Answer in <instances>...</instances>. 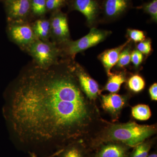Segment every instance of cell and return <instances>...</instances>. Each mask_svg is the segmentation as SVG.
<instances>
[{"label": "cell", "instance_id": "14", "mask_svg": "<svg viewBox=\"0 0 157 157\" xmlns=\"http://www.w3.org/2000/svg\"><path fill=\"white\" fill-rule=\"evenodd\" d=\"M34 34L37 39L43 41H49L51 37L50 21L39 19L32 26Z\"/></svg>", "mask_w": 157, "mask_h": 157}, {"label": "cell", "instance_id": "2", "mask_svg": "<svg viewBox=\"0 0 157 157\" xmlns=\"http://www.w3.org/2000/svg\"><path fill=\"white\" fill-rule=\"evenodd\" d=\"M157 132L156 124L141 125L132 121L122 124L109 122L86 144L91 152L101 144L109 142L124 144L133 148L156 134Z\"/></svg>", "mask_w": 157, "mask_h": 157}, {"label": "cell", "instance_id": "26", "mask_svg": "<svg viewBox=\"0 0 157 157\" xmlns=\"http://www.w3.org/2000/svg\"><path fill=\"white\" fill-rule=\"evenodd\" d=\"M66 0H46L47 11H54L57 10L64 4Z\"/></svg>", "mask_w": 157, "mask_h": 157}, {"label": "cell", "instance_id": "1", "mask_svg": "<svg viewBox=\"0 0 157 157\" xmlns=\"http://www.w3.org/2000/svg\"><path fill=\"white\" fill-rule=\"evenodd\" d=\"M9 119L17 145L44 157L73 141L86 143L109 122L82 91L73 67H36L23 75L11 95Z\"/></svg>", "mask_w": 157, "mask_h": 157}, {"label": "cell", "instance_id": "24", "mask_svg": "<svg viewBox=\"0 0 157 157\" xmlns=\"http://www.w3.org/2000/svg\"><path fill=\"white\" fill-rule=\"evenodd\" d=\"M137 50L143 54L148 55L151 51V42L150 39H147L139 42L137 46Z\"/></svg>", "mask_w": 157, "mask_h": 157}, {"label": "cell", "instance_id": "4", "mask_svg": "<svg viewBox=\"0 0 157 157\" xmlns=\"http://www.w3.org/2000/svg\"><path fill=\"white\" fill-rule=\"evenodd\" d=\"M107 33L96 28H92L86 36L75 41L67 43L68 53L74 58L77 53L98 45L104 41Z\"/></svg>", "mask_w": 157, "mask_h": 157}, {"label": "cell", "instance_id": "10", "mask_svg": "<svg viewBox=\"0 0 157 157\" xmlns=\"http://www.w3.org/2000/svg\"><path fill=\"white\" fill-rule=\"evenodd\" d=\"M132 147L124 144L109 142L103 144L91 153V157H128Z\"/></svg>", "mask_w": 157, "mask_h": 157}, {"label": "cell", "instance_id": "23", "mask_svg": "<svg viewBox=\"0 0 157 157\" xmlns=\"http://www.w3.org/2000/svg\"><path fill=\"white\" fill-rule=\"evenodd\" d=\"M144 9L151 16L154 21L157 20V0H153L144 6Z\"/></svg>", "mask_w": 157, "mask_h": 157}, {"label": "cell", "instance_id": "9", "mask_svg": "<svg viewBox=\"0 0 157 157\" xmlns=\"http://www.w3.org/2000/svg\"><path fill=\"white\" fill-rule=\"evenodd\" d=\"M49 21L51 36L58 42H68L70 31L66 15L62 12H56Z\"/></svg>", "mask_w": 157, "mask_h": 157}, {"label": "cell", "instance_id": "19", "mask_svg": "<svg viewBox=\"0 0 157 157\" xmlns=\"http://www.w3.org/2000/svg\"><path fill=\"white\" fill-rule=\"evenodd\" d=\"M128 89L134 94L141 92L145 87V81L138 74H134L128 78L127 82Z\"/></svg>", "mask_w": 157, "mask_h": 157}, {"label": "cell", "instance_id": "22", "mask_svg": "<svg viewBox=\"0 0 157 157\" xmlns=\"http://www.w3.org/2000/svg\"><path fill=\"white\" fill-rule=\"evenodd\" d=\"M127 33L130 39L135 42H141L145 39V34L143 31L128 29Z\"/></svg>", "mask_w": 157, "mask_h": 157}, {"label": "cell", "instance_id": "29", "mask_svg": "<svg viewBox=\"0 0 157 157\" xmlns=\"http://www.w3.org/2000/svg\"><path fill=\"white\" fill-rule=\"evenodd\" d=\"M147 157H157V151H155L149 154Z\"/></svg>", "mask_w": 157, "mask_h": 157}, {"label": "cell", "instance_id": "5", "mask_svg": "<svg viewBox=\"0 0 157 157\" xmlns=\"http://www.w3.org/2000/svg\"><path fill=\"white\" fill-rule=\"evenodd\" d=\"M130 98L129 95H119L116 93L100 95L102 108L111 117L113 122L119 118L122 110L128 105Z\"/></svg>", "mask_w": 157, "mask_h": 157}, {"label": "cell", "instance_id": "20", "mask_svg": "<svg viewBox=\"0 0 157 157\" xmlns=\"http://www.w3.org/2000/svg\"><path fill=\"white\" fill-rule=\"evenodd\" d=\"M47 11L46 0H31V11L34 15L42 16Z\"/></svg>", "mask_w": 157, "mask_h": 157}, {"label": "cell", "instance_id": "11", "mask_svg": "<svg viewBox=\"0 0 157 157\" xmlns=\"http://www.w3.org/2000/svg\"><path fill=\"white\" fill-rule=\"evenodd\" d=\"M91 153L84 142L76 140L61 149L57 157H91Z\"/></svg>", "mask_w": 157, "mask_h": 157}, {"label": "cell", "instance_id": "13", "mask_svg": "<svg viewBox=\"0 0 157 157\" xmlns=\"http://www.w3.org/2000/svg\"><path fill=\"white\" fill-rule=\"evenodd\" d=\"M74 6L84 15L89 24L94 21L98 11V4L94 0H75Z\"/></svg>", "mask_w": 157, "mask_h": 157}, {"label": "cell", "instance_id": "21", "mask_svg": "<svg viewBox=\"0 0 157 157\" xmlns=\"http://www.w3.org/2000/svg\"><path fill=\"white\" fill-rule=\"evenodd\" d=\"M131 52L130 48H126L121 52L117 63L116 65L119 68H123L127 67L131 62Z\"/></svg>", "mask_w": 157, "mask_h": 157}, {"label": "cell", "instance_id": "3", "mask_svg": "<svg viewBox=\"0 0 157 157\" xmlns=\"http://www.w3.org/2000/svg\"><path fill=\"white\" fill-rule=\"evenodd\" d=\"M33 58L37 68L46 70L56 65L59 50L55 42L36 39L26 48Z\"/></svg>", "mask_w": 157, "mask_h": 157}, {"label": "cell", "instance_id": "15", "mask_svg": "<svg viewBox=\"0 0 157 157\" xmlns=\"http://www.w3.org/2000/svg\"><path fill=\"white\" fill-rule=\"evenodd\" d=\"M127 7V0H106L105 14L109 17H116L124 12Z\"/></svg>", "mask_w": 157, "mask_h": 157}, {"label": "cell", "instance_id": "12", "mask_svg": "<svg viewBox=\"0 0 157 157\" xmlns=\"http://www.w3.org/2000/svg\"><path fill=\"white\" fill-rule=\"evenodd\" d=\"M129 41L117 48L105 51L100 56V59L104 66L107 76H110L112 73L111 69L117 63L121 52L126 46Z\"/></svg>", "mask_w": 157, "mask_h": 157}, {"label": "cell", "instance_id": "28", "mask_svg": "<svg viewBox=\"0 0 157 157\" xmlns=\"http://www.w3.org/2000/svg\"><path fill=\"white\" fill-rule=\"evenodd\" d=\"M60 150H59L57 151H56V152L53 155H52L49 156L47 157H57V155H58V154L59 153V152H60ZM29 155L30 157H39V156L38 155H37L36 154V153H35L34 152H29Z\"/></svg>", "mask_w": 157, "mask_h": 157}, {"label": "cell", "instance_id": "27", "mask_svg": "<svg viewBox=\"0 0 157 157\" xmlns=\"http://www.w3.org/2000/svg\"><path fill=\"white\" fill-rule=\"evenodd\" d=\"M149 94L151 99L152 101H157V84L156 82L153 83L149 88Z\"/></svg>", "mask_w": 157, "mask_h": 157}, {"label": "cell", "instance_id": "16", "mask_svg": "<svg viewBox=\"0 0 157 157\" xmlns=\"http://www.w3.org/2000/svg\"><path fill=\"white\" fill-rule=\"evenodd\" d=\"M126 81V76L124 72L112 73L109 76L104 90L110 93H117L120 90L121 86Z\"/></svg>", "mask_w": 157, "mask_h": 157}, {"label": "cell", "instance_id": "18", "mask_svg": "<svg viewBox=\"0 0 157 157\" xmlns=\"http://www.w3.org/2000/svg\"><path fill=\"white\" fill-rule=\"evenodd\" d=\"M132 117L139 121L148 120L151 116V111L148 105L144 104H137L132 108Z\"/></svg>", "mask_w": 157, "mask_h": 157}, {"label": "cell", "instance_id": "8", "mask_svg": "<svg viewBox=\"0 0 157 157\" xmlns=\"http://www.w3.org/2000/svg\"><path fill=\"white\" fill-rule=\"evenodd\" d=\"M31 0H6L8 18L11 23L25 22L31 11Z\"/></svg>", "mask_w": 157, "mask_h": 157}, {"label": "cell", "instance_id": "7", "mask_svg": "<svg viewBox=\"0 0 157 157\" xmlns=\"http://www.w3.org/2000/svg\"><path fill=\"white\" fill-rule=\"evenodd\" d=\"M73 70L82 91L90 99L96 102L102 91L98 82L78 65L73 67Z\"/></svg>", "mask_w": 157, "mask_h": 157}, {"label": "cell", "instance_id": "17", "mask_svg": "<svg viewBox=\"0 0 157 157\" xmlns=\"http://www.w3.org/2000/svg\"><path fill=\"white\" fill-rule=\"evenodd\" d=\"M155 141V137H151L139 144L132 148L128 157H147Z\"/></svg>", "mask_w": 157, "mask_h": 157}, {"label": "cell", "instance_id": "6", "mask_svg": "<svg viewBox=\"0 0 157 157\" xmlns=\"http://www.w3.org/2000/svg\"><path fill=\"white\" fill-rule=\"evenodd\" d=\"M9 33L13 42L25 49L37 39L32 26L25 22L11 23Z\"/></svg>", "mask_w": 157, "mask_h": 157}, {"label": "cell", "instance_id": "25", "mask_svg": "<svg viewBox=\"0 0 157 157\" xmlns=\"http://www.w3.org/2000/svg\"><path fill=\"white\" fill-rule=\"evenodd\" d=\"M143 60V54L137 49L134 50L131 52V61H132L135 68H137L140 66Z\"/></svg>", "mask_w": 157, "mask_h": 157}]
</instances>
